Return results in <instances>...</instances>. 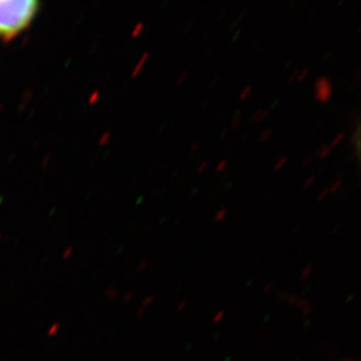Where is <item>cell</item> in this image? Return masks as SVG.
Masks as SVG:
<instances>
[{"instance_id": "27", "label": "cell", "mask_w": 361, "mask_h": 361, "mask_svg": "<svg viewBox=\"0 0 361 361\" xmlns=\"http://www.w3.org/2000/svg\"><path fill=\"white\" fill-rule=\"evenodd\" d=\"M321 124H322V120H318L317 124H316V126H314V130H317L318 128H319V126H321Z\"/></svg>"}, {"instance_id": "22", "label": "cell", "mask_w": 361, "mask_h": 361, "mask_svg": "<svg viewBox=\"0 0 361 361\" xmlns=\"http://www.w3.org/2000/svg\"><path fill=\"white\" fill-rule=\"evenodd\" d=\"M226 14H227V10H222L221 13L219 14L218 18H216V21L220 23L225 18Z\"/></svg>"}, {"instance_id": "12", "label": "cell", "mask_w": 361, "mask_h": 361, "mask_svg": "<svg viewBox=\"0 0 361 361\" xmlns=\"http://www.w3.org/2000/svg\"><path fill=\"white\" fill-rule=\"evenodd\" d=\"M144 24L143 23H138V24L136 25V27H135V30H133V37L135 38V37H137V35H140V31L143 30Z\"/></svg>"}, {"instance_id": "28", "label": "cell", "mask_w": 361, "mask_h": 361, "mask_svg": "<svg viewBox=\"0 0 361 361\" xmlns=\"http://www.w3.org/2000/svg\"><path fill=\"white\" fill-rule=\"evenodd\" d=\"M158 193H159V188H156V190H154V193H152V195H154H154H157Z\"/></svg>"}, {"instance_id": "6", "label": "cell", "mask_w": 361, "mask_h": 361, "mask_svg": "<svg viewBox=\"0 0 361 361\" xmlns=\"http://www.w3.org/2000/svg\"><path fill=\"white\" fill-rule=\"evenodd\" d=\"M226 215H227V209H226V208L219 209L214 215L215 221H221V220H224V219L226 218Z\"/></svg>"}, {"instance_id": "17", "label": "cell", "mask_w": 361, "mask_h": 361, "mask_svg": "<svg viewBox=\"0 0 361 361\" xmlns=\"http://www.w3.org/2000/svg\"><path fill=\"white\" fill-rule=\"evenodd\" d=\"M286 161V157H282L277 161L276 165H275V170H280L281 167L284 165V163Z\"/></svg>"}, {"instance_id": "4", "label": "cell", "mask_w": 361, "mask_h": 361, "mask_svg": "<svg viewBox=\"0 0 361 361\" xmlns=\"http://www.w3.org/2000/svg\"><path fill=\"white\" fill-rule=\"evenodd\" d=\"M242 120V113L241 111H236L235 115L233 116L232 120V129L235 130L238 126H240V123H241Z\"/></svg>"}, {"instance_id": "14", "label": "cell", "mask_w": 361, "mask_h": 361, "mask_svg": "<svg viewBox=\"0 0 361 361\" xmlns=\"http://www.w3.org/2000/svg\"><path fill=\"white\" fill-rule=\"evenodd\" d=\"M252 47L254 48L256 51H259V54H264V49H263L262 46L257 44V42H252Z\"/></svg>"}, {"instance_id": "24", "label": "cell", "mask_w": 361, "mask_h": 361, "mask_svg": "<svg viewBox=\"0 0 361 361\" xmlns=\"http://www.w3.org/2000/svg\"><path fill=\"white\" fill-rule=\"evenodd\" d=\"M325 145H326V144H321V145L318 147L317 151H316V154H321L322 151H323L324 147H325Z\"/></svg>"}, {"instance_id": "8", "label": "cell", "mask_w": 361, "mask_h": 361, "mask_svg": "<svg viewBox=\"0 0 361 361\" xmlns=\"http://www.w3.org/2000/svg\"><path fill=\"white\" fill-rule=\"evenodd\" d=\"M309 72H310V69L304 68L303 71H300V73H298V76H297V81H303L305 78H307V74H309Z\"/></svg>"}, {"instance_id": "25", "label": "cell", "mask_w": 361, "mask_h": 361, "mask_svg": "<svg viewBox=\"0 0 361 361\" xmlns=\"http://www.w3.org/2000/svg\"><path fill=\"white\" fill-rule=\"evenodd\" d=\"M191 150L192 151L199 150V143L192 144V145H191Z\"/></svg>"}, {"instance_id": "13", "label": "cell", "mask_w": 361, "mask_h": 361, "mask_svg": "<svg viewBox=\"0 0 361 361\" xmlns=\"http://www.w3.org/2000/svg\"><path fill=\"white\" fill-rule=\"evenodd\" d=\"M226 165H227V159H222L220 163L218 164V166H216V169H215V172H221V171H224V169H225Z\"/></svg>"}, {"instance_id": "18", "label": "cell", "mask_w": 361, "mask_h": 361, "mask_svg": "<svg viewBox=\"0 0 361 361\" xmlns=\"http://www.w3.org/2000/svg\"><path fill=\"white\" fill-rule=\"evenodd\" d=\"M312 158H314V154H309L307 158H304L303 163H302V166L307 167L309 164L312 161Z\"/></svg>"}, {"instance_id": "1", "label": "cell", "mask_w": 361, "mask_h": 361, "mask_svg": "<svg viewBox=\"0 0 361 361\" xmlns=\"http://www.w3.org/2000/svg\"><path fill=\"white\" fill-rule=\"evenodd\" d=\"M39 4L32 0L0 1V37L12 38L27 27L38 12Z\"/></svg>"}, {"instance_id": "15", "label": "cell", "mask_w": 361, "mask_h": 361, "mask_svg": "<svg viewBox=\"0 0 361 361\" xmlns=\"http://www.w3.org/2000/svg\"><path fill=\"white\" fill-rule=\"evenodd\" d=\"M207 165H208L207 161H202V163L199 164L198 170H197V173H198V174L202 173V172H204V169H206V167H207Z\"/></svg>"}, {"instance_id": "21", "label": "cell", "mask_w": 361, "mask_h": 361, "mask_svg": "<svg viewBox=\"0 0 361 361\" xmlns=\"http://www.w3.org/2000/svg\"><path fill=\"white\" fill-rule=\"evenodd\" d=\"M298 71H295V72L293 73V74H291V75H290V78L289 79H288V82H289V83H291V82H293V80L295 79H297V76H298Z\"/></svg>"}, {"instance_id": "2", "label": "cell", "mask_w": 361, "mask_h": 361, "mask_svg": "<svg viewBox=\"0 0 361 361\" xmlns=\"http://www.w3.org/2000/svg\"><path fill=\"white\" fill-rule=\"evenodd\" d=\"M314 99H317L318 102H321L322 104L326 103L332 96V82L327 78L326 75H322L318 78L317 81L314 83Z\"/></svg>"}, {"instance_id": "7", "label": "cell", "mask_w": 361, "mask_h": 361, "mask_svg": "<svg viewBox=\"0 0 361 361\" xmlns=\"http://www.w3.org/2000/svg\"><path fill=\"white\" fill-rule=\"evenodd\" d=\"M252 92V85H245L243 90H242L241 94H240V99H243L249 95V92Z\"/></svg>"}, {"instance_id": "9", "label": "cell", "mask_w": 361, "mask_h": 361, "mask_svg": "<svg viewBox=\"0 0 361 361\" xmlns=\"http://www.w3.org/2000/svg\"><path fill=\"white\" fill-rule=\"evenodd\" d=\"M341 184H343V181H341V179H338V180H336V183L329 188V191L332 192V193H336V192L339 190V188H341Z\"/></svg>"}, {"instance_id": "26", "label": "cell", "mask_w": 361, "mask_h": 361, "mask_svg": "<svg viewBox=\"0 0 361 361\" xmlns=\"http://www.w3.org/2000/svg\"><path fill=\"white\" fill-rule=\"evenodd\" d=\"M216 82H218V78H215V79L213 80V82H211V85H209V88H213V87H214L215 83H216Z\"/></svg>"}, {"instance_id": "23", "label": "cell", "mask_w": 361, "mask_h": 361, "mask_svg": "<svg viewBox=\"0 0 361 361\" xmlns=\"http://www.w3.org/2000/svg\"><path fill=\"white\" fill-rule=\"evenodd\" d=\"M245 14H247V8L242 10L241 14H240L239 17H238V21H241L242 19H243V17H245Z\"/></svg>"}, {"instance_id": "5", "label": "cell", "mask_w": 361, "mask_h": 361, "mask_svg": "<svg viewBox=\"0 0 361 361\" xmlns=\"http://www.w3.org/2000/svg\"><path fill=\"white\" fill-rule=\"evenodd\" d=\"M273 129H266L264 131H262L259 136V142H264V140H269L271 135H273Z\"/></svg>"}, {"instance_id": "10", "label": "cell", "mask_w": 361, "mask_h": 361, "mask_svg": "<svg viewBox=\"0 0 361 361\" xmlns=\"http://www.w3.org/2000/svg\"><path fill=\"white\" fill-rule=\"evenodd\" d=\"M331 150H332V147H331V145H325L323 151L319 154V157H321L322 159H324V158L326 157L327 154H330Z\"/></svg>"}, {"instance_id": "19", "label": "cell", "mask_w": 361, "mask_h": 361, "mask_svg": "<svg viewBox=\"0 0 361 361\" xmlns=\"http://www.w3.org/2000/svg\"><path fill=\"white\" fill-rule=\"evenodd\" d=\"M314 179H316L314 176H311V177L307 178V180L304 183V188H310L312 183H314Z\"/></svg>"}, {"instance_id": "20", "label": "cell", "mask_w": 361, "mask_h": 361, "mask_svg": "<svg viewBox=\"0 0 361 361\" xmlns=\"http://www.w3.org/2000/svg\"><path fill=\"white\" fill-rule=\"evenodd\" d=\"M329 188H325V190H323V191L321 192V195H319V197H318V201L323 200L325 197H326L327 193H329Z\"/></svg>"}, {"instance_id": "3", "label": "cell", "mask_w": 361, "mask_h": 361, "mask_svg": "<svg viewBox=\"0 0 361 361\" xmlns=\"http://www.w3.org/2000/svg\"><path fill=\"white\" fill-rule=\"evenodd\" d=\"M149 55H150L149 51H147V53H144V54L142 55V58H140V62H138V65L136 66V68H135V71H133V78L137 76V74L140 72V69H142V67H143L144 62L147 61V59H149Z\"/></svg>"}, {"instance_id": "16", "label": "cell", "mask_w": 361, "mask_h": 361, "mask_svg": "<svg viewBox=\"0 0 361 361\" xmlns=\"http://www.w3.org/2000/svg\"><path fill=\"white\" fill-rule=\"evenodd\" d=\"M188 73L186 72V71H185V72L181 73L180 76L178 78L177 85H181V83H183V82H184L185 80H186V78H188Z\"/></svg>"}, {"instance_id": "11", "label": "cell", "mask_w": 361, "mask_h": 361, "mask_svg": "<svg viewBox=\"0 0 361 361\" xmlns=\"http://www.w3.org/2000/svg\"><path fill=\"white\" fill-rule=\"evenodd\" d=\"M344 136L345 133H338L337 137H336V138H334V140H332V143H331V147H336V145H337V144L339 143V142H341V140H343V138H344Z\"/></svg>"}]
</instances>
